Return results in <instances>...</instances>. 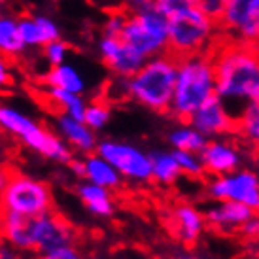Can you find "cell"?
Listing matches in <instances>:
<instances>
[{
  "instance_id": "33",
  "label": "cell",
  "mask_w": 259,
  "mask_h": 259,
  "mask_svg": "<svg viewBox=\"0 0 259 259\" xmlns=\"http://www.w3.org/2000/svg\"><path fill=\"white\" fill-rule=\"evenodd\" d=\"M151 4L157 8L163 15L170 17V15H174L176 12H182V10H186V8L193 6V0H153Z\"/></svg>"
},
{
  "instance_id": "27",
  "label": "cell",
  "mask_w": 259,
  "mask_h": 259,
  "mask_svg": "<svg viewBox=\"0 0 259 259\" xmlns=\"http://www.w3.org/2000/svg\"><path fill=\"white\" fill-rule=\"evenodd\" d=\"M110 121V108L104 102L97 101L91 104H85V112H83V123L91 131H101L104 129Z\"/></svg>"
},
{
  "instance_id": "35",
  "label": "cell",
  "mask_w": 259,
  "mask_h": 259,
  "mask_svg": "<svg viewBox=\"0 0 259 259\" xmlns=\"http://www.w3.org/2000/svg\"><path fill=\"white\" fill-rule=\"evenodd\" d=\"M42 259H83V255L72 246H65V248H59L53 252L42 253Z\"/></svg>"
},
{
  "instance_id": "26",
  "label": "cell",
  "mask_w": 259,
  "mask_h": 259,
  "mask_svg": "<svg viewBox=\"0 0 259 259\" xmlns=\"http://www.w3.org/2000/svg\"><path fill=\"white\" fill-rule=\"evenodd\" d=\"M237 131H240L248 140H259V101L244 104V108L237 115Z\"/></svg>"
},
{
  "instance_id": "16",
  "label": "cell",
  "mask_w": 259,
  "mask_h": 259,
  "mask_svg": "<svg viewBox=\"0 0 259 259\" xmlns=\"http://www.w3.org/2000/svg\"><path fill=\"white\" fill-rule=\"evenodd\" d=\"M32 218L23 216L17 212H4L0 210V235L10 246L17 248L19 252L32 250Z\"/></svg>"
},
{
  "instance_id": "34",
  "label": "cell",
  "mask_w": 259,
  "mask_h": 259,
  "mask_svg": "<svg viewBox=\"0 0 259 259\" xmlns=\"http://www.w3.org/2000/svg\"><path fill=\"white\" fill-rule=\"evenodd\" d=\"M34 19H36L38 27H40V30H42L46 44H48V42H53V40H57V38H61V32H59L57 23L53 21V19L46 17V15H36Z\"/></svg>"
},
{
  "instance_id": "40",
  "label": "cell",
  "mask_w": 259,
  "mask_h": 259,
  "mask_svg": "<svg viewBox=\"0 0 259 259\" xmlns=\"http://www.w3.org/2000/svg\"><path fill=\"white\" fill-rule=\"evenodd\" d=\"M10 174H12V168L0 165V195H2L4 187H6V184H8V180H10Z\"/></svg>"
},
{
  "instance_id": "14",
  "label": "cell",
  "mask_w": 259,
  "mask_h": 259,
  "mask_svg": "<svg viewBox=\"0 0 259 259\" xmlns=\"http://www.w3.org/2000/svg\"><path fill=\"white\" fill-rule=\"evenodd\" d=\"M199 157L204 165V172H210L212 176L235 172L242 163V155L237 146L225 140H212V142L208 140L206 146L199 151Z\"/></svg>"
},
{
  "instance_id": "38",
  "label": "cell",
  "mask_w": 259,
  "mask_h": 259,
  "mask_svg": "<svg viewBox=\"0 0 259 259\" xmlns=\"http://www.w3.org/2000/svg\"><path fill=\"white\" fill-rule=\"evenodd\" d=\"M0 259H25V257L19 253L17 248L4 242V244H0Z\"/></svg>"
},
{
  "instance_id": "6",
  "label": "cell",
  "mask_w": 259,
  "mask_h": 259,
  "mask_svg": "<svg viewBox=\"0 0 259 259\" xmlns=\"http://www.w3.org/2000/svg\"><path fill=\"white\" fill-rule=\"evenodd\" d=\"M166 27L168 17L161 14L153 4H146L131 10L119 38L142 57L150 59L166 51Z\"/></svg>"
},
{
  "instance_id": "29",
  "label": "cell",
  "mask_w": 259,
  "mask_h": 259,
  "mask_svg": "<svg viewBox=\"0 0 259 259\" xmlns=\"http://www.w3.org/2000/svg\"><path fill=\"white\" fill-rule=\"evenodd\" d=\"M176 163L180 166L182 174H187V176H193V178H199L204 174V165H202L199 153L195 151H184V150H174L172 151Z\"/></svg>"
},
{
  "instance_id": "41",
  "label": "cell",
  "mask_w": 259,
  "mask_h": 259,
  "mask_svg": "<svg viewBox=\"0 0 259 259\" xmlns=\"http://www.w3.org/2000/svg\"><path fill=\"white\" fill-rule=\"evenodd\" d=\"M153 0H127V4L131 6V10H135V8H140V6H146V4H151Z\"/></svg>"
},
{
  "instance_id": "7",
  "label": "cell",
  "mask_w": 259,
  "mask_h": 259,
  "mask_svg": "<svg viewBox=\"0 0 259 259\" xmlns=\"http://www.w3.org/2000/svg\"><path fill=\"white\" fill-rule=\"evenodd\" d=\"M51 206L53 197L48 184L12 170L10 180L0 195V210L17 212L23 216H40L44 212H50Z\"/></svg>"
},
{
  "instance_id": "8",
  "label": "cell",
  "mask_w": 259,
  "mask_h": 259,
  "mask_svg": "<svg viewBox=\"0 0 259 259\" xmlns=\"http://www.w3.org/2000/svg\"><path fill=\"white\" fill-rule=\"evenodd\" d=\"M95 150L125 180L138 182V184H146L151 180L150 155L137 146L127 144V142H115V140H102V142H97Z\"/></svg>"
},
{
  "instance_id": "39",
  "label": "cell",
  "mask_w": 259,
  "mask_h": 259,
  "mask_svg": "<svg viewBox=\"0 0 259 259\" xmlns=\"http://www.w3.org/2000/svg\"><path fill=\"white\" fill-rule=\"evenodd\" d=\"M68 166L76 178H85V163L83 161H78V159H70L68 161Z\"/></svg>"
},
{
  "instance_id": "2",
  "label": "cell",
  "mask_w": 259,
  "mask_h": 259,
  "mask_svg": "<svg viewBox=\"0 0 259 259\" xmlns=\"http://www.w3.org/2000/svg\"><path fill=\"white\" fill-rule=\"evenodd\" d=\"M214 95H216V79H214V65L210 51L178 59L174 93L168 112L176 119L187 123L195 110Z\"/></svg>"
},
{
  "instance_id": "37",
  "label": "cell",
  "mask_w": 259,
  "mask_h": 259,
  "mask_svg": "<svg viewBox=\"0 0 259 259\" xmlns=\"http://www.w3.org/2000/svg\"><path fill=\"white\" fill-rule=\"evenodd\" d=\"M238 231H240L242 235H246L248 238H255L257 237V233H259V220L255 216L250 218L246 223H242V227H240Z\"/></svg>"
},
{
  "instance_id": "4",
  "label": "cell",
  "mask_w": 259,
  "mask_h": 259,
  "mask_svg": "<svg viewBox=\"0 0 259 259\" xmlns=\"http://www.w3.org/2000/svg\"><path fill=\"white\" fill-rule=\"evenodd\" d=\"M220 36V27L202 15L195 6L176 12L168 17L166 27V53L182 59L195 53L210 51Z\"/></svg>"
},
{
  "instance_id": "19",
  "label": "cell",
  "mask_w": 259,
  "mask_h": 259,
  "mask_svg": "<svg viewBox=\"0 0 259 259\" xmlns=\"http://www.w3.org/2000/svg\"><path fill=\"white\" fill-rule=\"evenodd\" d=\"M78 195L81 202L85 204V208L99 218H108L114 214V201H112V193L106 187H101L91 182H83L78 187Z\"/></svg>"
},
{
  "instance_id": "17",
  "label": "cell",
  "mask_w": 259,
  "mask_h": 259,
  "mask_svg": "<svg viewBox=\"0 0 259 259\" xmlns=\"http://www.w3.org/2000/svg\"><path fill=\"white\" fill-rule=\"evenodd\" d=\"M174 235L184 244H195L204 231V216L189 204L176 206L172 212Z\"/></svg>"
},
{
  "instance_id": "12",
  "label": "cell",
  "mask_w": 259,
  "mask_h": 259,
  "mask_svg": "<svg viewBox=\"0 0 259 259\" xmlns=\"http://www.w3.org/2000/svg\"><path fill=\"white\" fill-rule=\"evenodd\" d=\"M189 125L206 138L237 133V117L231 114L220 97H210L189 117Z\"/></svg>"
},
{
  "instance_id": "24",
  "label": "cell",
  "mask_w": 259,
  "mask_h": 259,
  "mask_svg": "<svg viewBox=\"0 0 259 259\" xmlns=\"http://www.w3.org/2000/svg\"><path fill=\"white\" fill-rule=\"evenodd\" d=\"M46 95H48V101L61 110V114H66L74 117V119L83 121V112H85L87 102L81 99V95L63 91V89H57V87H48Z\"/></svg>"
},
{
  "instance_id": "11",
  "label": "cell",
  "mask_w": 259,
  "mask_h": 259,
  "mask_svg": "<svg viewBox=\"0 0 259 259\" xmlns=\"http://www.w3.org/2000/svg\"><path fill=\"white\" fill-rule=\"evenodd\" d=\"M30 235H32V250L40 253L72 246L74 237H76L72 225L51 210L32 218Z\"/></svg>"
},
{
  "instance_id": "5",
  "label": "cell",
  "mask_w": 259,
  "mask_h": 259,
  "mask_svg": "<svg viewBox=\"0 0 259 259\" xmlns=\"http://www.w3.org/2000/svg\"><path fill=\"white\" fill-rule=\"evenodd\" d=\"M0 129L12 137L19 138L23 144H27L32 151H36L55 163L68 165V161L72 159V151L63 138L51 135L46 127L38 125L27 114H23L12 106L0 104Z\"/></svg>"
},
{
  "instance_id": "21",
  "label": "cell",
  "mask_w": 259,
  "mask_h": 259,
  "mask_svg": "<svg viewBox=\"0 0 259 259\" xmlns=\"http://www.w3.org/2000/svg\"><path fill=\"white\" fill-rule=\"evenodd\" d=\"M44 83L48 87H57V89L78 95L85 91V81L81 78V74L78 72V68L72 65H65V63L51 66L50 72L44 76Z\"/></svg>"
},
{
  "instance_id": "31",
  "label": "cell",
  "mask_w": 259,
  "mask_h": 259,
  "mask_svg": "<svg viewBox=\"0 0 259 259\" xmlns=\"http://www.w3.org/2000/svg\"><path fill=\"white\" fill-rule=\"evenodd\" d=\"M44 55H46V59H48V63L51 66H57L61 63H65L66 55H68V46L61 38H57V40L48 42L44 46Z\"/></svg>"
},
{
  "instance_id": "3",
  "label": "cell",
  "mask_w": 259,
  "mask_h": 259,
  "mask_svg": "<svg viewBox=\"0 0 259 259\" xmlns=\"http://www.w3.org/2000/svg\"><path fill=\"white\" fill-rule=\"evenodd\" d=\"M178 59L161 53L146 59V63L131 78L125 79L127 95L153 112H168L174 93Z\"/></svg>"
},
{
  "instance_id": "13",
  "label": "cell",
  "mask_w": 259,
  "mask_h": 259,
  "mask_svg": "<svg viewBox=\"0 0 259 259\" xmlns=\"http://www.w3.org/2000/svg\"><path fill=\"white\" fill-rule=\"evenodd\" d=\"M99 50L102 63L110 72L115 74V78H131L146 63V57H142L119 36H102Z\"/></svg>"
},
{
  "instance_id": "15",
  "label": "cell",
  "mask_w": 259,
  "mask_h": 259,
  "mask_svg": "<svg viewBox=\"0 0 259 259\" xmlns=\"http://www.w3.org/2000/svg\"><path fill=\"white\" fill-rule=\"evenodd\" d=\"M255 216V210L237 201H218L216 206L206 212V222L222 231H238L250 218Z\"/></svg>"
},
{
  "instance_id": "1",
  "label": "cell",
  "mask_w": 259,
  "mask_h": 259,
  "mask_svg": "<svg viewBox=\"0 0 259 259\" xmlns=\"http://www.w3.org/2000/svg\"><path fill=\"white\" fill-rule=\"evenodd\" d=\"M210 55L214 65L216 97L222 99L227 110L233 104H240L244 108L246 102L259 101L257 44L235 42L231 38L222 40L220 32L210 48Z\"/></svg>"
},
{
  "instance_id": "30",
  "label": "cell",
  "mask_w": 259,
  "mask_h": 259,
  "mask_svg": "<svg viewBox=\"0 0 259 259\" xmlns=\"http://www.w3.org/2000/svg\"><path fill=\"white\" fill-rule=\"evenodd\" d=\"M227 0H193V6L201 12L202 15H206L210 21H214L218 25L223 15Z\"/></svg>"
},
{
  "instance_id": "23",
  "label": "cell",
  "mask_w": 259,
  "mask_h": 259,
  "mask_svg": "<svg viewBox=\"0 0 259 259\" xmlns=\"http://www.w3.org/2000/svg\"><path fill=\"white\" fill-rule=\"evenodd\" d=\"M23 51H25V44L19 36L17 19L0 15V55H4L6 59H14L23 55Z\"/></svg>"
},
{
  "instance_id": "36",
  "label": "cell",
  "mask_w": 259,
  "mask_h": 259,
  "mask_svg": "<svg viewBox=\"0 0 259 259\" xmlns=\"http://www.w3.org/2000/svg\"><path fill=\"white\" fill-rule=\"evenodd\" d=\"M14 83V74L10 68V63L4 55H0V89H6Z\"/></svg>"
},
{
  "instance_id": "20",
  "label": "cell",
  "mask_w": 259,
  "mask_h": 259,
  "mask_svg": "<svg viewBox=\"0 0 259 259\" xmlns=\"http://www.w3.org/2000/svg\"><path fill=\"white\" fill-rule=\"evenodd\" d=\"M85 163V180L91 182V184H97L101 187H106V189H117L121 186V176L115 170L114 166L110 165L104 157H101L99 153H93L87 159H83Z\"/></svg>"
},
{
  "instance_id": "22",
  "label": "cell",
  "mask_w": 259,
  "mask_h": 259,
  "mask_svg": "<svg viewBox=\"0 0 259 259\" xmlns=\"http://www.w3.org/2000/svg\"><path fill=\"white\" fill-rule=\"evenodd\" d=\"M151 161V180H155L157 184L163 186H170L176 184L178 178L182 176V170L176 159H174L172 151H155L150 155Z\"/></svg>"
},
{
  "instance_id": "43",
  "label": "cell",
  "mask_w": 259,
  "mask_h": 259,
  "mask_svg": "<svg viewBox=\"0 0 259 259\" xmlns=\"http://www.w3.org/2000/svg\"><path fill=\"white\" fill-rule=\"evenodd\" d=\"M178 259H201V257H193V255H184V257H178Z\"/></svg>"
},
{
  "instance_id": "32",
  "label": "cell",
  "mask_w": 259,
  "mask_h": 259,
  "mask_svg": "<svg viewBox=\"0 0 259 259\" xmlns=\"http://www.w3.org/2000/svg\"><path fill=\"white\" fill-rule=\"evenodd\" d=\"M127 15L129 12L125 10H115L108 15V19L104 23V36H119L123 25L127 21Z\"/></svg>"
},
{
  "instance_id": "9",
  "label": "cell",
  "mask_w": 259,
  "mask_h": 259,
  "mask_svg": "<svg viewBox=\"0 0 259 259\" xmlns=\"http://www.w3.org/2000/svg\"><path fill=\"white\" fill-rule=\"evenodd\" d=\"M218 27L235 42L257 44L259 0H227Z\"/></svg>"
},
{
  "instance_id": "44",
  "label": "cell",
  "mask_w": 259,
  "mask_h": 259,
  "mask_svg": "<svg viewBox=\"0 0 259 259\" xmlns=\"http://www.w3.org/2000/svg\"><path fill=\"white\" fill-rule=\"evenodd\" d=\"M4 2H6V0H0V4H4Z\"/></svg>"
},
{
  "instance_id": "18",
  "label": "cell",
  "mask_w": 259,
  "mask_h": 259,
  "mask_svg": "<svg viewBox=\"0 0 259 259\" xmlns=\"http://www.w3.org/2000/svg\"><path fill=\"white\" fill-rule=\"evenodd\" d=\"M57 129L61 133V137L65 138L68 144H72L76 150L89 153L97 148V137L95 131H91L83 121L74 119L66 114L57 115Z\"/></svg>"
},
{
  "instance_id": "25",
  "label": "cell",
  "mask_w": 259,
  "mask_h": 259,
  "mask_svg": "<svg viewBox=\"0 0 259 259\" xmlns=\"http://www.w3.org/2000/svg\"><path fill=\"white\" fill-rule=\"evenodd\" d=\"M170 144H172L174 150H184V151H195V153H199V151L206 146L208 142V138L201 135L199 131L191 127L189 123L187 125H182L178 129H174L170 133Z\"/></svg>"
},
{
  "instance_id": "42",
  "label": "cell",
  "mask_w": 259,
  "mask_h": 259,
  "mask_svg": "<svg viewBox=\"0 0 259 259\" xmlns=\"http://www.w3.org/2000/svg\"><path fill=\"white\" fill-rule=\"evenodd\" d=\"M2 161H4V144L0 140V165H2Z\"/></svg>"
},
{
  "instance_id": "10",
  "label": "cell",
  "mask_w": 259,
  "mask_h": 259,
  "mask_svg": "<svg viewBox=\"0 0 259 259\" xmlns=\"http://www.w3.org/2000/svg\"><path fill=\"white\" fill-rule=\"evenodd\" d=\"M208 193L216 201H237L250 208H259V180L252 170H235V172L216 176L210 182Z\"/></svg>"
},
{
  "instance_id": "28",
  "label": "cell",
  "mask_w": 259,
  "mask_h": 259,
  "mask_svg": "<svg viewBox=\"0 0 259 259\" xmlns=\"http://www.w3.org/2000/svg\"><path fill=\"white\" fill-rule=\"evenodd\" d=\"M17 27H19V36H21L25 48H40L46 46L44 34L34 17H21L17 19Z\"/></svg>"
}]
</instances>
